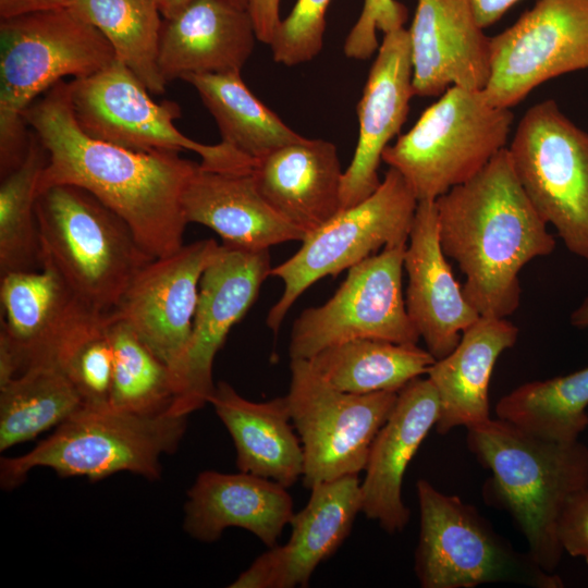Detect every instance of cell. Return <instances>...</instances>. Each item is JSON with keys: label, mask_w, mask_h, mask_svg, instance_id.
<instances>
[{"label": "cell", "mask_w": 588, "mask_h": 588, "mask_svg": "<svg viewBox=\"0 0 588 588\" xmlns=\"http://www.w3.org/2000/svg\"><path fill=\"white\" fill-rule=\"evenodd\" d=\"M115 60L106 37L69 8L0 21V175L23 161L25 110L65 76H89Z\"/></svg>", "instance_id": "cell-4"}, {"label": "cell", "mask_w": 588, "mask_h": 588, "mask_svg": "<svg viewBox=\"0 0 588 588\" xmlns=\"http://www.w3.org/2000/svg\"><path fill=\"white\" fill-rule=\"evenodd\" d=\"M406 245L387 246L351 267L330 299L302 311L292 326L291 359H309L328 346L356 339L417 344L420 335L402 287Z\"/></svg>", "instance_id": "cell-13"}, {"label": "cell", "mask_w": 588, "mask_h": 588, "mask_svg": "<svg viewBox=\"0 0 588 588\" xmlns=\"http://www.w3.org/2000/svg\"><path fill=\"white\" fill-rule=\"evenodd\" d=\"M209 404L228 429L240 471L292 487L304 473V452L286 396L253 402L225 381L216 384Z\"/></svg>", "instance_id": "cell-27"}, {"label": "cell", "mask_w": 588, "mask_h": 588, "mask_svg": "<svg viewBox=\"0 0 588 588\" xmlns=\"http://www.w3.org/2000/svg\"><path fill=\"white\" fill-rule=\"evenodd\" d=\"M113 346L106 314L97 315L61 355L58 367L85 406L109 405L113 373Z\"/></svg>", "instance_id": "cell-36"}, {"label": "cell", "mask_w": 588, "mask_h": 588, "mask_svg": "<svg viewBox=\"0 0 588 588\" xmlns=\"http://www.w3.org/2000/svg\"><path fill=\"white\" fill-rule=\"evenodd\" d=\"M48 152L30 131L21 164L1 177L0 185V271H34L41 268L40 242L35 211L41 173Z\"/></svg>", "instance_id": "cell-34"}, {"label": "cell", "mask_w": 588, "mask_h": 588, "mask_svg": "<svg viewBox=\"0 0 588 588\" xmlns=\"http://www.w3.org/2000/svg\"><path fill=\"white\" fill-rule=\"evenodd\" d=\"M434 204L440 244L466 278L467 302L483 317L511 316L520 301V270L550 255L555 238L525 193L509 149Z\"/></svg>", "instance_id": "cell-2"}, {"label": "cell", "mask_w": 588, "mask_h": 588, "mask_svg": "<svg viewBox=\"0 0 588 588\" xmlns=\"http://www.w3.org/2000/svg\"><path fill=\"white\" fill-rule=\"evenodd\" d=\"M68 8L96 27L128 68L154 95L167 83L159 70V42L163 17L154 0H70Z\"/></svg>", "instance_id": "cell-31"}, {"label": "cell", "mask_w": 588, "mask_h": 588, "mask_svg": "<svg viewBox=\"0 0 588 588\" xmlns=\"http://www.w3.org/2000/svg\"><path fill=\"white\" fill-rule=\"evenodd\" d=\"M507 149L539 215L571 253L588 260V133L547 99L526 111Z\"/></svg>", "instance_id": "cell-11"}, {"label": "cell", "mask_w": 588, "mask_h": 588, "mask_svg": "<svg viewBox=\"0 0 588 588\" xmlns=\"http://www.w3.org/2000/svg\"><path fill=\"white\" fill-rule=\"evenodd\" d=\"M247 11L253 21L257 40L270 45L281 22L280 0H248Z\"/></svg>", "instance_id": "cell-40"}, {"label": "cell", "mask_w": 588, "mask_h": 588, "mask_svg": "<svg viewBox=\"0 0 588 588\" xmlns=\"http://www.w3.org/2000/svg\"><path fill=\"white\" fill-rule=\"evenodd\" d=\"M519 0H470L479 25L485 28L498 22Z\"/></svg>", "instance_id": "cell-42"}, {"label": "cell", "mask_w": 588, "mask_h": 588, "mask_svg": "<svg viewBox=\"0 0 588 588\" xmlns=\"http://www.w3.org/2000/svg\"><path fill=\"white\" fill-rule=\"evenodd\" d=\"M420 531L415 573L422 588H473L522 584L561 588L562 579L516 551L471 504L439 491L428 480L416 485Z\"/></svg>", "instance_id": "cell-8"}, {"label": "cell", "mask_w": 588, "mask_h": 588, "mask_svg": "<svg viewBox=\"0 0 588 588\" xmlns=\"http://www.w3.org/2000/svg\"><path fill=\"white\" fill-rule=\"evenodd\" d=\"M583 69H588V0H538L491 38L483 94L491 105L510 109L546 81Z\"/></svg>", "instance_id": "cell-15"}, {"label": "cell", "mask_w": 588, "mask_h": 588, "mask_svg": "<svg viewBox=\"0 0 588 588\" xmlns=\"http://www.w3.org/2000/svg\"><path fill=\"white\" fill-rule=\"evenodd\" d=\"M113 346V373L109 405L118 411L157 415L173 402L169 367L125 323L107 313Z\"/></svg>", "instance_id": "cell-35"}, {"label": "cell", "mask_w": 588, "mask_h": 588, "mask_svg": "<svg viewBox=\"0 0 588 588\" xmlns=\"http://www.w3.org/2000/svg\"><path fill=\"white\" fill-rule=\"evenodd\" d=\"M83 406L58 366H36L0 387V451L60 426Z\"/></svg>", "instance_id": "cell-33"}, {"label": "cell", "mask_w": 588, "mask_h": 588, "mask_svg": "<svg viewBox=\"0 0 588 588\" xmlns=\"http://www.w3.org/2000/svg\"><path fill=\"white\" fill-rule=\"evenodd\" d=\"M187 223L213 230L223 243L247 249H269L305 234L281 218L259 193L252 171L205 170L198 163L182 197Z\"/></svg>", "instance_id": "cell-25"}, {"label": "cell", "mask_w": 588, "mask_h": 588, "mask_svg": "<svg viewBox=\"0 0 588 588\" xmlns=\"http://www.w3.org/2000/svg\"><path fill=\"white\" fill-rule=\"evenodd\" d=\"M588 367L526 382L497 404V417L536 437L574 442L588 427Z\"/></svg>", "instance_id": "cell-32"}, {"label": "cell", "mask_w": 588, "mask_h": 588, "mask_svg": "<svg viewBox=\"0 0 588 588\" xmlns=\"http://www.w3.org/2000/svg\"><path fill=\"white\" fill-rule=\"evenodd\" d=\"M157 4L163 19H170L174 16L180 10H182L192 0H154ZM237 7L247 10L248 0H230Z\"/></svg>", "instance_id": "cell-43"}, {"label": "cell", "mask_w": 588, "mask_h": 588, "mask_svg": "<svg viewBox=\"0 0 588 588\" xmlns=\"http://www.w3.org/2000/svg\"><path fill=\"white\" fill-rule=\"evenodd\" d=\"M417 205L401 173L389 168L369 197L306 235L291 258L271 269L270 275L284 287L267 315L269 329L277 333L296 299L318 280L348 270L387 246L406 244Z\"/></svg>", "instance_id": "cell-10"}, {"label": "cell", "mask_w": 588, "mask_h": 588, "mask_svg": "<svg viewBox=\"0 0 588 588\" xmlns=\"http://www.w3.org/2000/svg\"><path fill=\"white\" fill-rule=\"evenodd\" d=\"M291 419L304 452V487L358 475L389 418L395 391L354 394L328 383L307 359H291Z\"/></svg>", "instance_id": "cell-12"}, {"label": "cell", "mask_w": 588, "mask_h": 588, "mask_svg": "<svg viewBox=\"0 0 588 588\" xmlns=\"http://www.w3.org/2000/svg\"><path fill=\"white\" fill-rule=\"evenodd\" d=\"M571 323L577 328L588 327V298L571 315Z\"/></svg>", "instance_id": "cell-44"}, {"label": "cell", "mask_w": 588, "mask_h": 588, "mask_svg": "<svg viewBox=\"0 0 588 588\" xmlns=\"http://www.w3.org/2000/svg\"><path fill=\"white\" fill-rule=\"evenodd\" d=\"M343 173L336 146L307 137L256 159L252 168L268 205L305 236L343 209Z\"/></svg>", "instance_id": "cell-23"}, {"label": "cell", "mask_w": 588, "mask_h": 588, "mask_svg": "<svg viewBox=\"0 0 588 588\" xmlns=\"http://www.w3.org/2000/svg\"><path fill=\"white\" fill-rule=\"evenodd\" d=\"M24 119L48 152L37 194L59 184L88 191L128 224L152 258L184 245L182 197L198 163L175 151H134L89 136L74 117L63 81L35 100Z\"/></svg>", "instance_id": "cell-1"}, {"label": "cell", "mask_w": 588, "mask_h": 588, "mask_svg": "<svg viewBox=\"0 0 588 588\" xmlns=\"http://www.w3.org/2000/svg\"><path fill=\"white\" fill-rule=\"evenodd\" d=\"M307 360L335 389L369 394L399 392L412 380L427 375L437 359L417 344L356 339L328 346Z\"/></svg>", "instance_id": "cell-29"}, {"label": "cell", "mask_w": 588, "mask_h": 588, "mask_svg": "<svg viewBox=\"0 0 588 588\" xmlns=\"http://www.w3.org/2000/svg\"><path fill=\"white\" fill-rule=\"evenodd\" d=\"M40 265L53 268L91 310H113L138 271L154 258L128 224L88 191L50 186L35 204Z\"/></svg>", "instance_id": "cell-5"}, {"label": "cell", "mask_w": 588, "mask_h": 588, "mask_svg": "<svg viewBox=\"0 0 588 588\" xmlns=\"http://www.w3.org/2000/svg\"><path fill=\"white\" fill-rule=\"evenodd\" d=\"M187 417L83 405L28 453L2 458L1 487L15 488L36 467L51 468L60 477L98 480L130 471L155 480L160 476L161 455L176 451Z\"/></svg>", "instance_id": "cell-6"}, {"label": "cell", "mask_w": 588, "mask_h": 588, "mask_svg": "<svg viewBox=\"0 0 588 588\" xmlns=\"http://www.w3.org/2000/svg\"><path fill=\"white\" fill-rule=\"evenodd\" d=\"M407 9L396 0H364L362 12L345 38L343 51L350 59H369L378 49L377 30L384 34L404 27Z\"/></svg>", "instance_id": "cell-38"}, {"label": "cell", "mask_w": 588, "mask_h": 588, "mask_svg": "<svg viewBox=\"0 0 588 588\" xmlns=\"http://www.w3.org/2000/svg\"><path fill=\"white\" fill-rule=\"evenodd\" d=\"M268 249L255 250L222 243L205 269L193 329L185 352L170 371L173 402L169 413L188 416L209 404L216 384L213 360L230 330L258 297L270 277Z\"/></svg>", "instance_id": "cell-14"}, {"label": "cell", "mask_w": 588, "mask_h": 588, "mask_svg": "<svg viewBox=\"0 0 588 588\" xmlns=\"http://www.w3.org/2000/svg\"><path fill=\"white\" fill-rule=\"evenodd\" d=\"M470 0H417L408 32L414 94L442 95L449 87L483 90L491 71V38Z\"/></svg>", "instance_id": "cell-18"}, {"label": "cell", "mask_w": 588, "mask_h": 588, "mask_svg": "<svg viewBox=\"0 0 588 588\" xmlns=\"http://www.w3.org/2000/svg\"><path fill=\"white\" fill-rule=\"evenodd\" d=\"M0 387L36 366H58L97 316L49 265L1 275Z\"/></svg>", "instance_id": "cell-16"}, {"label": "cell", "mask_w": 588, "mask_h": 588, "mask_svg": "<svg viewBox=\"0 0 588 588\" xmlns=\"http://www.w3.org/2000/svg\"><path fill=\"white\" fill-rule=\"evenodd\" d=\"M183 81L197 90L222 140L254 160L305 138L252 93L241 72L191 74Z\"/></svg>", "instance_id": "cell-30"}, {"label": "cell", "mask_w": 588, "mask_h": 588, "mask_svg": "<svg viewBox=\"0 0 588 588\" xmlns=\"http://www.w3.org/2000/svg\"><path fill=\"white\" fill-rule=\"evenodd\" d=\"M439 399L431 381L416 378L397 393L395 405L378 431L360 481L362 512L380 527L404 530L411 511L402 499L405 471L439 417Z\"/></svg>", "instance_id": "cell-21"}, {"label": "cell", "mask_w": 588, "mask_h": 588, "mask_svg": "<svg viewBox=\"0 0 588 588\" xmlns=\"http://www.w3.org/2000/svg\"><path fill=\"white\" fill-rule=\"evenodd\" d=\"M331 0H297L281 20L271 44L273 60L295 66L316 58L323 46L326 13Z\"/></svg>", "instance_id": "cell-37"}, {"label": "cell", "mask_w": 588, "mask_h": 588, "mask_svg": "<svg viewBox=\"0 0 588 588\" xmlns=\"http://www.w3.org/2000/svg\"><path fill=\"white\" fill-rule=\"evenodd\" d=\"M518 328L505 318L480 316L466 328L456 347L437 359L427 378L439 399L436 430L446 434L470 428L490 417L489 384L499 356L514 346Z\"/></svg>", "instance_id": "cell-26"}, {"label": "cell", "mask_w": 588, "mask_h": 588, "mask_svg": "<svg viewBox=\"0 0 588 588\" xmlns=\"http://www.w3.org/2000/svg\"><path fill=\"white\" fill-rule=\"evenodd\" d=\"M514 114L483 90L449 87L413 127L382 152L418 201L436 200L478 174L505 148Z\"/></svg>", "instance_id": "cell-7"}, {"label": "cell", "mask_w": 588, "mask_h": 588, "mask_svg": "<svg viewBox=\"0 0 588 588\" xmlns=\"http://www.w3.org/2000/svg\"><path fill=\"white\" fill-rule=\"evenodd\" d=\"M413 96L409 36L401 27L384 34L357 105L358 139L343 173V209L363 201L379 187L382 152L406 121Z\"/></svg>", "instance_id": "cell-19"}, {"label": "cell", "mask_w": 588, "mask_h": 588, "mask_svg": "<svg viewBox=\"0 0 588 588\" xmlns=\"http://www.w3.org/2000/svg\"><path fill=\"white\" fill-rule=\"evenodd\" d=\"M70 0H0V19L68 8Z\"/></svg>", "instance_id": "cell-41"}, {"label": "cell", "mask_w": 588, "mask_h": 588, "mask_svg": "<svg viewBox=\"0 0 588 588\" xmlns=\"http://www.w3.org/2000/svg\"><path fill=\"white\" fill-rule=\"evenodd\" d=\"M74 117L89 136L134 151L191 150L205 170L247 173L255 160L226 142L198 143L174 125L180 107L158 103L142 81L114 60L102 70L69 83Z\"/></svg>", "instance_id": "cell-9"}, {"label": "cell", "mask_w": 588, "mask_h": 588, "mask_svg": "<svg viewBox=\"0 0 588 588\" xmlns=\"http://www.w3.org/2000/svg\"><path fill=\"white\" fill-rule=\"evenodd\" d=\"M563 551L588 564V488L569 499L559 520Z\"/></svg>", "instance_id": "cell-39"}, {"label": "cell", "mask_w": 588, "mask_h": 588, "mask_svg": "<svg viewBox=\"0 0 588 588\" xmlns=\"http://www.w3.org/2000/svg\"><path fill=\"white\" fill-rule=\"evenodd\" d=\"M256 33L246 9L230 0H192L163 19L159 70L167 85L191 74L241 72Z\"/></svg>", "instance_id": "cell-22"}, {"label": "cell", "mask_w": 588, "mask_h": 588, "mask_svg": "<svg viewBox=\"0 0 588 588\" xmlns=\"http://www.w3.org/2000/svg\"><path fill=\"white\" fill-rule=\"evenodd\" d=\"M407 314L427 350L440 359L458 344L463 331L480 315L464 296L444 255L434 200L418 201L406 249Z\"/></svg>", "instance_id": "cell-20"}, {"label": "cell", "mask_w": 588, "mask_h": 588, "mask_svg": "<svg viewBox=\"0 0 588 588\" xmlns=\"http://www.w3.org/2000/svg\"><path fill=\"white\" fill-rule=\"evenodd\" d=\"M220 244L212 238L154 258L134 277L111 319L128 326L171 371L188 343L201 275Z\"/></svg>", "instance_id": "cell-17"}, {"label": "cell", "mask_w": 588, "mask_h": 588, "mask_svg": "<svg viewBox=\"0 0 588 588\" xmlns=\"http://www.w3.org/2000/svg\"><path fill=\"white\" fill-rule=\"evenodd\" d=\"M467 448L491 476L485 502L509 513L532 560L553 573L564 553L559 520L572 497L588 488V448L536 437L500 418L467 428Z\"/></svg>", "instance_id": "cell-3"}, {"label": "cell", "mask_w": 588, "mask_h": 588, "mask_svg": "<svg viewBox=\"0 0 588 588\" xmlns=\"http://www.w3.org/2000/svg\"><path fill=\"white\" fill-rule=\"evenodd\" d=\"M184 509V529L198 541H217L226 528L238 527L268 548L278 544L295 514L287 488L243 471H201L187 491Z\"/></svg>", "instance_id": "cell-24"}, {"label": "cell", "mask_w": 588, "mask_h": 588, "mask_svg": "<svg viewBox=\"0 0 588 588\" xmlns=\"http://www.w3.org/2000/svg\"><path fill=\"white\" fill-rule=\"evenodd\" d=\"M303 510L292 517L286 543L269 547L277 588L307 587L315 569L348 537L362 512L358 475L314 485Z\"/></svg>", "instance_id": "cell-28"}]
</instances>
